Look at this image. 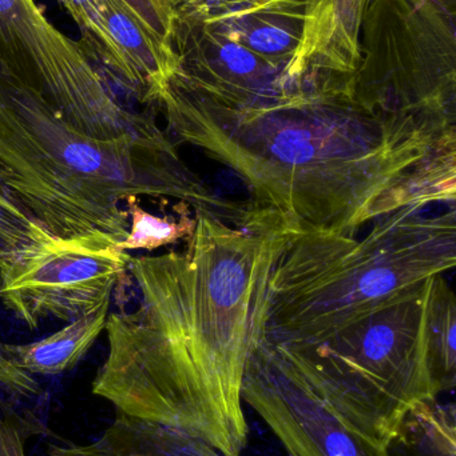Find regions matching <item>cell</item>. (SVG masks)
<instances>
[{
  "label": "cell",
  "instance_id": "cell-17",
  "mask_svg": "<svg viewBox=\"0 0 456 456\" xmlns=\"http://www.w3.org/2000/svg\"><path fill=\"white\" fill-rule=\"evenodd\" d=\"M136 18L163 45L173 48L178 21L176 0H120Z\"/></svg>",
  "mask_w": 456,
  "mask_h": 456
},
{
  "label": "cell",
  "instance_id": "cell-15",
  "mask_svg": "<svg viewBox=\"0 0 456 456\" xmlns=\"http://www.w3.org/2000/svg\"><path fill=\"white\" fill-rule=\"evenodd\" d=\"M53 238L16 203L0 182V256L39 246Z\"/></svg>",
  "mask_w": 456,
  "mask_h": 456
},
{
  "label": "cell",
  "instance_id": "cell-6",
  "mask_svg": "<svg viewBox=\"0 0 456 456\" xmlns=\"http://www.w3.org/2000/svg\"><path fill=\"white\" fill-rule=\"evenodd\" d=\"M456 0H371L353 75L356 104L456 142Z\"/></svg>",
  "mask_w": 456,
  "mask_h": 456
},
{
  "label": "cell",
  "instance_id": "cell-4",
  "mask_svg": "<svg viewBox=\"0 0 456 456\" xmlns=\"http://www.w3.org/2000/svg\"><path fill=\"white\" fill-rule=\"evenodd\" d=\"M407 206L358 233L294 232L269 286L265 339L318 342L425 289L456 265V214Z\"/></svg>",
  "mask_w": 456,
  "mask_h": 456
},
{
  "label": "cell",
  "instance_id": "cell-18",
  "mask_svg": "<svg viewBox=\"0 0 456 456\" xmlns=\"http://www.w3.org/2000/svg\"><path fill=\"white\" fill-rule=\"evenodd\" d=\"M43 426L23 418L18 411H0V456H26L24 441L32 434H42Z\"/></svg>",
  "mask_w": 456,
  "mask_h": 456
},
{
  "label": "cell",
  "instance_id": "cell-5",
  "mask_svg": "<svg viewBox=\"0 0 456 456\" xmlns=\"http://www.w3.org/2000/svg\"><path fill=\"white\" fill-rule=\"evenodd\" d=\"M428 281L418 294L318 342L296 347L280 345L388 446L415 406L439 396L426 337Z\"/></svg>",
  "mask_w": 456,
  "mask_h": 456
},
{
  "label": "cell",
  "instance_id": "cell-3",
  "mask_svg": "<svg viewBox=\"0 0 456 456\" xmlns=\"http://www.w3.org/2000/svg\"><path fill=\"white\" fill-rule=\"evenodd\" d=\"M0 182L56 238L129 232L126 205L178 200L195 213L243 218L249 200L214 194L166 131L99 139L74 125L37 88L0 67Z\"/></svg>",
  "mask_w": 456,
  "mask_h": 456
},
{
  "label": "cell",
  "instance_id": "cell-2",
  "mask_svg": "<svg viewBox=\"0 0 456 456\" xmlns=\"http://www.w3.org/2000/svg\"><path fill=\"white\" fill-rule=\"evenodd\" d=\"M153 107L296 232L358 233L407 206L455 205L456 142L371 114L350 91L297 88L220 109L165 87Z\"/></svg>",
  "mask_w": 456,
  "mask_h": 456
},
{
  "label": "cell",
  "instance_id": "cell-1",
  "mask_svg": "<svg viewBox=\"0 0 456 456\" xmlns=\"http://www.w3.org/2000/svg\"><path fill=\"white\" fill-rule=\"evenodd\" d=\"M195 216L181 249L131 257L138 305L109 314V351L91 391L120 414L241 456L244 377L267 331L273 273L296 231L253 202L237 221Z\"/></svg>",
  "mask_w": 456,
  "mask_h": 456
},
{
  "label": "cell",
  "instance_id": "cell-7",
  "mask_svg": "<svg viewBox=\"0 0 456 456\" xmlns=\"http://www.w3.org/2000/svg\"><path fill=\"white\" fill-rule=\"evenodd\" d=\"M0 67L37 88L95 138L162 130L152 115L120 103L82 45L59 31L35 0H0Z\"/></svg>",
  "mask_w": 456,
  "mask_h": 456
},
{
  "label": "cell",
  "instance_id": "cell-11",
  "mask_svg": "<svg viewBox=\"0 0 456 456\" xmlns=\"http://www.w3.org/2000/svg\"><path fill=\"white\" fill-rule=\"evenodd\" d=\"M112 299L87 315L37 342L7 345L4 350L18 369L39 377H56L74 369L106 329Z\"/></svg>",
  "mask_w": 456,
  "mask_h": 456
},
{
  "label": "cell",
  "instance_id": "cell-13",
  "mask_svg": "<svg viewBox=\"0 0 456 456\" xmlns=\"http://www.w3.org/2000/svg\"><path fill=\"white\" fill-rule=\"evenodd\" d=\"M393 456H456V414L452 403L422 402L404 418L390 444Z\"/></svg>",
  "mask_w": 456,
  "mask_h": 456
},
{
  "label": "cell",
  "instance_id": "cell-9",
  "mask_svg": "<svg viewBox=\"0 0 456 456\" xmlns=\"http://www.w3.org/2000/svg\"><path fill=\"white\" fill-rule=\"evenodd\" d=\"M131 256L104 232L56 238L0 256V305L34 330L72 322L112 299Z\"/></svg>",
  "mask_w": 456,
  "mask_h": 456
},
{
  "label": "cell",
  "instance_id": "cell-14",
  "mask_svg": "<svg viewBox=\"0 0 456 456\" xmlns=\"http://www.w3.org/2000/svg\"><path fill=\"white\" fill-rule=\"evenodd\" d=\"M129 214V232L118 246L123 251H155L161 247L187 240L195 227V216L190 210L182 214L179 221L173 216H158L139 206V200H130L126 205Z\"/></svg>",
  "mask_w": 456,
  "mask_h": 456
},
{
  "label": "cell",
  "instance_id": "cell-16",
  "mask_svg": "<svg viewBox=\"0 0 456 456\" xmlns=\"http://www.w3.org/2000/svg\"><path fill=\"white\" fill-rule=\"evenodd\" d=\"M42 393L34 377L13 364L0 342V411H18L19 404Z\"/></svg>",
  "mask_w": 456,
  "mask_h": 456
},
{
  "label": "cell",
  "instance_id": "cell-8",
  "mask_svg": "<svg viewBox=\"0 0 456 456\" xmlns=\"http://www.w3.org/2000/svg\"><path fill=\"white\" fill-rule=\"evenodd\" d=\"M241 394L288 456H393L288 348L265 338L249 361Z\"/></svg>",
  "mask_w": 456,
  "mask_h": 456
},
{
  "label": "cell",
  "instance_id": "cell-12",
  "mask_svg": "<svg viewBox=\"0 0 456 456\" xmlns=\"http://www.w3.org/2000/svg\"><path fill=\"white\" fill-rule=\"evenodd\" d=\"M428 363L439 395L456 383V300L444 275L428 281L426 302Z\"/></svg>",
  "mask_w": 456,
  "mask_h": 456
},
{
  "label": "cell",
  "instance_id": "cell-10",
  "mask_svg": "<svg viewBox=\"0 0 456 456\" xmlns=\"http://www.w3.org/2000/svg\"><path fill=\"white\" fill-rule=\"evenodd\" d=\"M296 2L303 7L302 37L286 67V80L294 86L352 90L371 0Z\"/></svg>",
  "mask_w": 456,
  "mask_h": 456
}]
</instances>
